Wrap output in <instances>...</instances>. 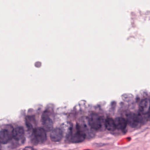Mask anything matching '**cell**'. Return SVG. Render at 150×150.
<instances>
[{
    "label": "cell",
    "instance_id": "6da1fadb",
    "mask_svg": "<svg viewBox=\"0 0 150 150\" xmlns=\"http://www.w3.org/2000/svg\"><path fill=\"white\" fill-rule=\"evenodd\" d=\"M14 128L11 126L8 125L0 131V143L6 144L13 137Z\"/></svg>",
    "mask_w": 150,
    "mask_h": 150
},
{
    "label": "cell",
    "instance_id": "7a4b0ae2",
    "mask_svg": "<svg viewBox=\"0 0 150 150\" xmlns=\"http://www.w3.org/2000/svg\"><path fill=\"white\" fill-rule=\"evenodd\" d=\"M69 137L71 142L76 143H80L85 140L86 133L80 126L78 125L76 127V130L74 132H72V131L69 134Z\"/></svg>",
    "mask_w": 150,
    "mask_h": 150
},
{
    "label": "cell",
    "instance_id": "3957f363",
    "mask_svg": "<svg viewBox=\"0 0 150 150\" xmlns=\"http://www.w3.org/2000/svg\"><path fill=\"white\" fill-rule=\"evenodd\" d=\"M102 118L97 114H92L89 118L90 126L94 130H98L101 128L102 125Z\"/></svg>",
    "mask_w": 150,
    "mask_h": 150
},
{
    "label": "cell",
    "instance_id": "277c9868",
    "mask_svg": "<svg viewBox=\"0 0 150 150\" xmlns=\"http://www.w3.org/2000/svg\"><path fill=\"white\" fill-rule=\"evenodd\" d=\"M35 143H43L47 139L46 133L44 128H37L33 130V138Z\"/></svg>",
    "mask_w": 150,
    "mask_h": 150
},
{
    "label": "cell",
    "instance_id": "5b68a950",
    "mask_svg": "<svg viewBox=\"0 0 150 150\" xmlns=\"http://www.w3.org/2000/svg\"><path fill=\"white\" fill-rule=\"evenodd\" d=\"M142 118L140 115L135 114L133 113L128 114L127 115V123L132 128H136L141 122Z\"/></svg>",
    "mask_w": 150,
    "mask_h": 150
},
{
    "label": "cell",
    "instance_id": "8992f818",
    "mask_svg": "<svg viewBox=\"0 0 150 150\" xmlns=\"http://www.w3.org/2000/svg\"><path fill=\"white\" fill-rule=\"evenodd\" d=\"M42 124L43 128L45 131L49 132L52 130L53 128V122L52 120L50 119L47 113L45 112L43 114L42 117Z\"/></svg>",
    "mask_w": 150,
    "mask_h": 150
},
{
    "label": "cell",
    "instance_id": "52a82bcc",
    "mask_svg": "<svg viewBox=\"0 0 150 150\" xmlns=\"http://www.w3.org/2000/svg\"><path fill=\"white\" fill-rule=\"evenodd\" d=\"M13 138L17 142L23 143L25 140V132L22 127H18L14 130Z\"/></svg>",
    "mask_w": 150,
    "mask_h": 150
},
{
    "label": "cell",
    "instance_id": "ba28073f",
    "mask_svg": "<svg viewBox=\"0 0 150 150\" xmlns=\"http://www.w3.org/2000/svg\"><path fill=\"white\" fill-rule=\"evenodd\" d=\"M63 133L62 130L59 128H55L51 131L50 138L53 142H58L63 138Z\"/></svg>",
    "mask_w": 150,
    "mask_h": 150
},
{
    "label": "cell",
    "instance_id": "9c48e42d",
    "mask_svg": "<svg viewBox=\"0 0 150 150\" xmlns=\"http://www.w3.org/2000/svg\"><path fill=\"white\" fill-rule=\"evenodd\" d=\"M150 108V101L148 99H144L141 101L140 104V110L142 114H147Z\"/></svg>",
    "mask_w": 150,
    "mask_h": 150
},
{
    "label": "cell",
    "instance_id": "30bf717a",
    "mask_svg": "<svg viewBox=\"0 0 150 150\" xmlns=\"http://www.w3.org/2000/svg\"><path fill=\"white\" fill-rule=\"evenodd\" d=\"M115 126L119 130H122L125 129L127 126L126 120L121 117L116 118L114 120Z\"/></svg>",
    "mask_w": 150,
    "mask_h": 150
},
{
    "label": "cell",
    "instance_id": "8fae6325",
    "mask_svg": "<svg viewBox=\"0 0 150 150\" xmlns=\"http://www.w3.org/2000/svg\"><path fill=\"white\" fill-rule=\"evenodd\" d=\"M105 126L106 128L110 131H113L116 128L114 120L111 118H108L106 120Z\"/></svg>",
    "mask_w": 150,
    "mask_h": 150
},
{
    "label": "cell",
    "instance_id": "7c38bea8",
    "mask_svg": "<svg viewBox=\"0 0 150 150\" xmlns=\"http://www.w3.org/2000/svg\"><path fill=\"white\" fill-rule=\"evenodd\" d=\"M147 118H148V119L150 121V109H149V112L147 113Z\"/></svg>",
    "mask_w": 150,
    "mask_h": 150
},
{
    "label": "cell",
    "instance_id": "4fadbf2b",
    "mask_svg": "<svg viewBox=\"0 0 150 150\" xmlns=\"http://www.w3.org/2000/svg\"><path fill=\"white\" fill-rule=\"evenodd\" d=\"M1 143H0V150H1Z\"/></svg>",
    "mask_w": 150,
    "mask_h": 150
}]
</instances>
